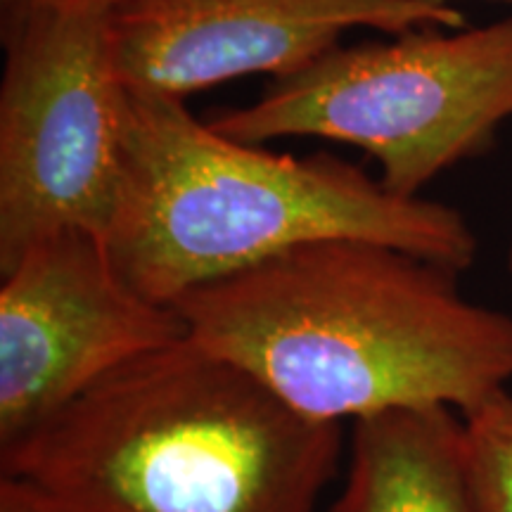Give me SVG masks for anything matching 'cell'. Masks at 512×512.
Returning <instances> with one entry per match:
<instances>
[{
	"label": "cell",
	"mask_w": 512,
	"mask_h": 512,
	"mask_svg": "<svg viewBox=\"0 0 512 512\" xmlns=\"http://www.w3.org/2000/svg\"><path fill=\"white\" fill-rule=\"evenodd\" d=\"M460 271L373 240H318L174 302L192 342L320 422L396 408L465 413L512 382V316Z\"/></svg>",
	"instance_id": "obj_1"
},
{
	"label": "cell",
	"mask_w": 512,
	"mask_h": 512,
	"mask_svg": "<svg viewBox=\"0 0 512 512\" xmlns=\"http://www.w3.org/2000/svg\"><path fill=\"white\" fill-rule=\"evenodd\" d=\"M342 425L190 337L93 384L0 456L8 512H316Z\"/></svg>",
	"instance_id": "obj_2"
},
{
	"label": "cell",
	"mask_w": 512,
	"mask_h": 512,
	"mask_svg": "<svg viewBox=\"0 0 512 512\" xmlns=\"http://www.w3.org/2000/svg\"><path fill=\"white\" fill-rule=\"evenodd\" d=\"M342 238L384 242L460 273L477 256L470 223L448 204L394 195L330 152L299 159L240 143L181 98L126 91L124 190L102 245L140 297L174 306L287 249Z\"/></svg>",
	"instance_id": "obj_3"
},
{
	"label": "cell",
	"mask_w": 512,
	"mask_h": 512,
	"mask_svg": "<svg viewBox=\"0 0 512 512\" xmlns=\"http://www.w3.org/2000/svg\"><path fill=\"white\" fill-rule=\"evenodd\" d=\"M512 117V15L479 29L425 27L389 41L335 46L280 76L254 105L207 124L240 143L339 140L380 162V181L418 197L453 164L489 150Z\"/></svg>",
	"instance_id": "obj_4"
},
{
	"label": "cell",
	"mask_w": 512,
	"mask_h": 512,
	"mask_svg": "<svg viewBox=\"0 0 512 512\" xmlns=\"http://www.w3.org/2000/svg\"><path fill=\"white\" fill-rule=\"evenodd\" d=\"M112 0H60L3 19L0 273L36 242H105L124 190V98Z\"/></svg>",
	"instance_id": "obj_5"
},
{
	"label": "cell",
	"mask_w": 512,
	"mask_h": 512,
	"mask_svg": "<svg viewBox=\"0 0 512 512\" xmlns=\"http://www.w3.org/2000/svg\"><path fill=\"white\" fill-rule=\"evenodd\" d=\"M190 337L131 290L100 238L62 230L0 273V456L133 358Z\"/></svg>",
	"instance_id": "obj_6"
},
{
	"label": "cell",
	"mask_w": 512,
	"mask_h": 512,
	"mask_svg": "<svg viewBox=\"0 0 512 512\" xmlns=\"http://www.w3.org/2000/svg\"><path fill=\"white\" fill-rule=\"evenodd\" d=\"M465 29L441 0H112L114 67L126 91L190 93L249 74L273 79L318 60L349 29Z\"/></svg>",
	"instance_id": "obj_7"
},
{
	"label": "cell",
	"mask_w": 512,
	"mask_h": 512,
	"mask_svg": "<svg viewBox=\"0 0 512 512\" xmlns=\"http://www.w3.org/2000/svg\"><path fill=\"white\" fill-rule=\"evenodd\" d=\"M330 512H482L463 413L396 408L351 422L347 479Z\"/></svg>",
	"instance_id": "obj_8"
},
{
	"label": "cell",
	"mask_w": 512,
	"mask_h": 512,
	"mask_svg": "<svg viewBox=\"0 0 512 512\" xmlns=\"http://www.w3.org/2000/svg\"><path fill=\"white\" fill-rule=\"evenodd\" d=\"M467 456L482 512H512V394L491 396L463 413Z\"/></svg>",
	"instance_id": "obj_9"
},
{
	"label": "cell",
	"mask_w": 512,
	"mask_h": 512,
	"mask_svg": "<svg viewBox=\"0 0 512 512\" xmlns=\"http://www.w3.org/2000/svg\"><path fill=\"white\" fill-rule=\"evenodd\" d=\"M60 3V0H0V8H3V19L22 15V12H29L34 8H43V5Z\"/></svg>",
	"instance_id": "obj_10"
},
{
	"label": "cell",
	"mask_w": 512,
	"mask_h": 512,
	"mask_svg": "<svg viewBox=\"0 0 512 512\" xmlns=\"http://www.w3.org/2000/svg\"><path fill=\"white\" fill-rule=\"evenodd\" d=\"M508 268L512 271V242H510V252H508Z\"/></svg>",
	"instance_id": "obj_11"
},
{
	"label": "cell",
	"mask_w": 512,
	"mask_h": 512,
	"mask_svg": "<svg viewBox=\"0 0 512 512\" xmlns=\"http://www.w3.org/2000/svg\"><path fill=\"white\" fill-rule=\"evenodd\" d=\"M441 3H451V0H441ZM508 3H512V0H508Z\"/></svg>",
	"instance_id": "obj_12"
},
{
	"label": "cell",
	"mask_w": 512,
	"mask_h": 512,
	"mask_svg": "<svg viewBox=\"0 0 512 512\" xmlns=\"http://www.w3.org/2000/svg\"><path fill=\"white\" fill-rule=\"evenodd\" d=\"M0 512H8V510H0Z\"/></svg>",
	"instance_id": "obj_13"
}]
</instances>
